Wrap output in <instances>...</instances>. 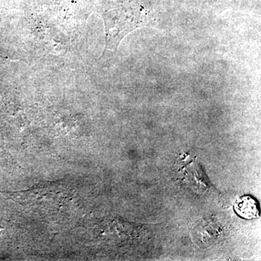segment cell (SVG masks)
<instances>
[{
	"mask_svg": "<svg viewBox=\"0 0 261 261\" xmlns=\"http://www.w3.org/2000/svg\"><path fill=\"white\" fill-rule=\"evenodd\" d=\"M116 8L103 16L106 27V50H116L128 33L148 25L153 20L149 9L140 3H130L127 6Z\"/></svg>",
	"mask_w": 261,
	"mask_h": 261,
	"instance_id": "cell-1",
	"label": "cell"
},
{
	"mask_svg": "<svg viewBox=\"0 0 261 261\" xmlns=\"http://www.w3.org/2000/svg\"><path fill=\"white\" fill-rule=\"evenodd\" d=\"M235 212L245 219L260 217V208L256 199L249 195L240 197L234 205Z\"/></svg>",
	"mask_w": 261,
	"mask_h": 261,
	"instance_id": "cell-2",
	"label": "cell"
}]
</instances>
